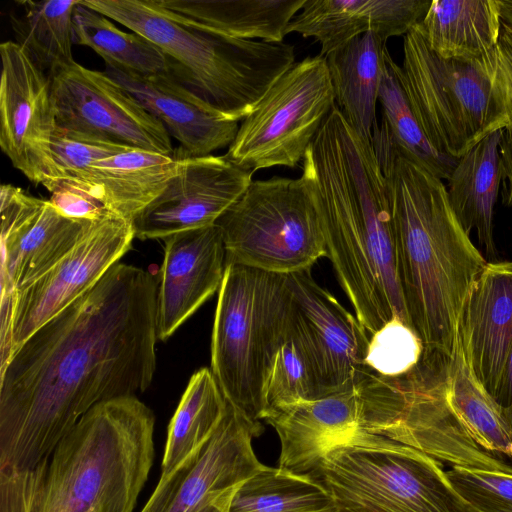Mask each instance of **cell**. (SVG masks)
<instances>
[{"label":"cell","instance_id":"1","mask_svg":"<svg viewBox=\"0 0 512 512\" xmlns=\"http://www.w3.org/2000/svg\"><path fill=\"white\" fill-rule=\"evenodd\" d=\"M157 291L118 262L19 347L0 369V469L36 468L91 408L151 385Z\"/></svg>","mask_w":512,"mask_h":512},{"label":"cell","instance_id":"2","mask_svg":"<svg viewBox=\"0 0 512 512\" xmlns=\"http://www.w3.org/2000/svg\"><path fill=\"white\" fill-rule=\"evenodd\" d=\"M371 143L386 181L410 325L424 353L450 358L463 301L488 261L457 220L442 180L407 157L383 126Z\"/></svg>","mask_w":512,"mask_h":512},{"label":"cell","instance_id":"3","mask_svg":"<svg viewBox=\"0 0 512 512\" xmlns=\"http://www.w3.org/2000/svg\"><path fill=\"white\" fill-rule=\"evenodd\" d=\"M301 177L320 219L326 257L355 316L372 335L394 317L366 235L370 217L389 197L372 143L336 106L304 155Z\"/></svg>","mask_w":512,"mask_h":512},{"label":"cell","instance_id":"4","mask_svg":"<svg viewBox=\"0 0 512 512\" xmlns=\"http://www.w3.org/2000/svg\"><path fill=\"white\" fill-rule=\"evenodd\" d=\"M154 427L137 396L91 408L41 462L31 512H133L153 465Z\"/></svg>","mask_w":512,"mask_h":512},{"label":"cell","instance_id":"5","mask_svg":"<svg viewBox=\"0 0 512 512\" xmlns=\"http://www.w3.org/2000/svg\"><path fill=\"white\" fill-rule=\"evenodd\" d=\"M398 77L431 146L458 159L494 131L512 128V29L468 62L437 55L415 25L403 42Z\"/></svg>","mask_w":512,"mask_h":512},{"label":"cell","instance_id":"6","mask_svg":"<svg viewBox=\"0 0 512 512\" xmlns=\"http://www.w3.org/2000/svg\"><path fill=\"white\" fill-rule=\"evenodd\" d=\"M81 3L155 44L172 60L186 86L237 121L295 64L290 44L231 38L189 26L154 0Z\"/></svg>","mask_w":512,"mask_h":512},{"label":"cell","instance_id":"7","mask_svg":"<svg viewBox=\"0 0 512 512\" xmlns=\"http://www.w3.org/2000/svg\"><path fill=\"white\" fill-rule=\"evenodd\" d=\"M290 304L286 275L227 264L214 315L210 369L227 401L255 423L264 419V382L287 336Z\"/></svg>","mask_w":512,"mask_h":512},{"label":"cell","instance_id":"8","mask_svg":"<svg viewBox=\"0 0 512 512\" xmlns=\"http://www.w3.org/2000/svg\"><path fill=\"white\" fill-rule=\"evenodd\" d=\"M311 474L342 512H477L442 462L361 428L331 447Z\"/></svg>","mask_w":512,"mask_h":512},{"label":"cell","instance_id":"9","mask_svg":"<svg viewBox=\"0 0 512 512\" xmlns=\"http://www.w3.org/2000/svg\"><path fill=\"white\" fill-rule=\"evenodd\" d=\"M447 360L423 353L411 371L393 378L369 370L356 387L360 428L421 450L451 467L512 474V464L481 448L449 406Z\"/></svg>","mask_w":512,"mask_h":512},{"label":"cell","instance_id":"10","mask_svg":"<svg viewBox=\"0 0 512 512\" xmlns=\"http://www.w3.org/2000/svg\"><path fill=\"white\" fill-rule=\"evenodd\" d=\"M227 264L288 275L327 256L320 219L302 177L252 180L216 222Z\"/></svg>","mask_w":512,"mask_h":512},{"label":"cell","instance_id":"11","mask_svg":"<svg viewBox=\"0 0 512 512\" xmlns=\"http://www.w3.org/2000/svg\"><path fill=\"white\" fill-rule=\"evenodd\" d=\"M335 99L324 56L295 63L240 124L224 156L253 172L303 160Z\"/></svg>","mask_w":512,"mask_h":512},{"label":"cell","instance_id":"12","mask_svg":"<svg viewBox=\"0 0 512 512\" xmlns=\"http://www.w3.org/2000/svg\"><path fill=\"white\" fill-rule=\"evenodd\" d=\"M291 294L289 328L308 359L318 398L356 389L369 369L370 335L311 269L286 275Z\"/></svg>","mask_w":512,"mask_h":512},{"label":"cell","instance_id":"13","mask_svg":"<svg viewBox=\"0 0 512 512\" xmlns=\"http://www.w3.org/2000/svg\"><path fill=\"white\" fill-rule=\"evenodd\" d=\"M132 220L107 214L94 220L75 247L13 299L7 360L40 327L93 288L131 249Z\"/></svg>","mask_w":512,"mask_h":512},{"label":"cell","instance_id":"14","mask_svg":"<svg viewBox=\"0 0 512 512\" xmlns=\"http://www.w3.org/2000/svg\"><path fill=\"white\" fill-rule=\"evenodd\" d=\"M57 127L173 155L165 126L105 72L76 61L49 76Z\"/></svg>","mask_w":512,"mask_h":512},{"label":"cell","instance_id":"15","mask_svg":"<svg viewBox=\"0 0 512 512\" xmlns=\"http://www.w3.org/2000/svg\"><path fill=\"white\" fill-rule=\"evenodd\" d=\"M263 431L227 401L219 425L197 450L159 482L141 512H192L200 505L235 494L262 464L252 439Z\"/></svg>","mask_w":512,"mask_h":512},{"label":"cell","instance_id":"16","mask_svg":"<svg viewBox=\"0 0 512 512\" xmlns=\"http://www.w3.org/2000/svg\"><path fill=\"white\" fill-rule=\"evenodd\" d=\"M0 55V147L16 169L45 187L55 178L50 79L15 41L3 42Z\"/></svg>","mask_w":512,"mask_h":512},{"label":"cell","instance_id":"17","mask_svg":"<svg viewBox=\"0 0 512 512\" xmlns=\"http://www.w3.org/2000/svg\"><path fill=\"white\" fill-rule=\"evenodd\" d=\"M1 301L32 283L66 256L96 220L62 213L50 200L2 184Z\"/></svg>","mask_w":512,"mask_h":512},{"label":"cell","instance_id":"18","mask_svg":"<svg viewBox=\"0 0 512 512\" xmlns=\"http://www.w3.org/2000/svg\"><path fill=\"white\" fill-rule=\"evenodd\" d=\"M166 188L133 220L135 238L165 239L176 233L216 224L244 194L253 171L233 164L224 155L188 157Z\"/></svg>","mask_w":512,"mask_h":512},{"label":"cell","instance_id":"19","mask_svg":"<svg viewBox=\"0 0 512 512\" xmlns=\"http://www.w3.org/2000/svg\"><path fill=\"white\" fill-rule=\"evenodd\" d=\"M164 242L157 291V337L161 341L219 291L227 266L217 224L176 233Z\"/></svg>","mask_w":512,"mask_h":512},{"label":"cell","instance_id":"20","mask_svg":"<svg viewBox=\"0 0 512 512\" xmlns=\"http://www.w3.org/2000/svg\"><path fill=\"white\" fill-rule=\"evenodd\" d=\"M105 73L165 126L188 157L229 148L237 135L239 121L211 106L174 74L143 76L112 64H106Z\"/></svg>","mask_w":512,"mask_h":512},{"label":"cell","instance_id":"21","mask_svg":"<svg viewBox=\"0 0 512 512\" xmlns=\"http://www.w3.org/2000/svg\"><path fill=\"white\" fill-rule=\"evenodd\" d=\"M470 369L496 398L512 348V261H488L470 286L458 321Z\"/></svg>","mask_w":512,"mask_h":512},{"label":"cell","instance_id":"22","mask_svg":"<svg viewBox=\"0 0 512 512\" xmlns=\"http://www.w3.org/2000/svg\"><path fill=\"white\" fill-rule=\"evenodd\" d=\"M357 388L281 408L265 418L280 440L279 467L312 473L328 450L359 428Z\"/></svg>","mask_w":512,"mask_h":512},{"label":"cell","instance_id":"23","mask_svg":"<svg viewBox=\"0 0 512 512\" xmlns=\"http://www.w3.org/2000/svg\"><path fill=\"white\" fill-rule=\"evenodd\" d=\"M427 0H306L287 33L311 37L321 56L367 32L387 40L406 35L426 14Z\"/></svg>","mask_w":512,"mask_h":512},{"label":"cell","instance_id":"24","mask_svg":"<svg viewBox=\"0 0 512 512\" xmlns=\"http://www.w3.org/2000/svg\"><path fill=\"white\" fill-rule=\"evenodd\" d=\"M181 162L179 148L173 155L134 148L59 181L81 190L108 212L133 220L166 188Z\"/></svg>","mask_w":512,"mask_h":512},{"label":"cell","instance_id":"25","mask_svg":"<svg viewBox=\"0 0 512 512\" xmlns=\"http://www.w3.org/2000/svg\"><path fill=\"white\" fill-rule=\"evenodd\" d=\"M502 131L487 135L459 157L446 187L457 220L469 235L475 231L480 246L492 261L498 256L493 220L502 180Z\"/></svg>","mask_w":512,"mask_h":512},{"label":"cell","instance_id":"26","mask_svg":"<svg viewBox=\"0 0 512 512\" xmlns=\"http://www.w3.org/2000/svg\"><path fill=\"white\" fill-rule=\"evenodd\" d=\"M174 19L223 36L283 42L306 0H154Z\"/></svg>","mask_w":512,"mask_h":512},{"label":"cell","instance_id":"27","mask_svg":"<svg viewBox=\"0 0 512 512\" xmlns=\"http://www.w3.org/2000/svg\"><path fill=\"white\" fill-rule=\"evenodd\" d=\"M386 42L382 35L367 32L324 56L336 107L369 142L378 125L376 104L388 51Z\"/></svg>","mask_w":512,"mask_h":512},{"label":"cell","instance_id":"28","mask_svg":"<svg viewBox=\"0 0 512 512\" xmlns=\"http://www.w3.org/2000/svg\"><path fill=\"white\" fill-rule=\"evenodd\" d=\"M501 24L497 0H432L416 26L437 55L468 62L497 44Z\"/></svg>","mask_w":512,"mask_h":512},{"label":"cell","instance_id":"29","mask_svg":"<svg viewBox=\"0 0 512 512\" xmlns=\"http://www.w3.org/2000/svg\"><path fill=\"white\" fill-rule=\"evenodd\" d=\"M446 395L452 411L485 451L512 459V425L502 407L476 378L459 339L446 365Z\"/></svg>","mask_w":512,"mask_h":512},{"label":"cell","instance_id":"30","mask_svg":"<svg viewBox=\"0 0 512 512\" xmlns=\"http://www.w3.org/2000/svg\"><path fill=\"white\" fill-rule=\"evenodd\" d=\"M81 0H21L9 19L15 43L48 77L72 64L73 15Z\"/></svg>","mask_w":512,"mask_h":512},{"label":"cell","instance_id":"31","mask_svg":"<svg viewBox=\"0 0 512 512\" xmlns=\"http://www.w3.org/2000/svg\"><path fill=\"white\" fill-rule=\"evenodd\" d=\"M226 408L227 399L211 369L196 371L169 423L160 477L171 473L210 438Z\"/></svg>","mask_w":512,"mask_h":512},{"label":"cell","instance_id":"32","mask_svg":"<svg viewBox=\"0 0 512 512\" xmlns=\"http://www.w3.org/2000/svg\"><path fill=\"white\" fill-rule=\"evenodd\" d=\"M73 42L91 48L106 64L139 75L177 76L172 60L155 44L138 33L121 31L107 17L81 1L73 15Z\"/></svg>","mask_w":512,"mask_h":512},{"label":"cell","instance_id":"33","mask_svg":"<svg viewBox=\"0 0 512 512\" xmlns=\"http://www.w3.org/2000/svg\"><path fill=\"white\" fill-rule=\"evenodd\" d=\"M338 508L311 473L264 466L236 491L229 512H330Z\"/></svg>","mask_w":512,"mask_h":512},{"label":"cell","instance_id":"34","mask_svg":"<svg viewBox=\"0 0 512 512\" xmlns=\"http://www.w3.org/2000/svg\"><path fill=\"white\" fill-rule=\"evenodd\" d=\"M396 67L397 63L387 51L378 96L382 108L381 125L407 157L437 178L448 180L457 159L440 154L427 140L412 110Z\"/></svg>","mask_w":512,"mask_h":512},{"label":"cell","instance_id":"35","mask_svg":"<svg viewBox=\"0 0 512 512\" xmlns=\"http://www.w3.org/2000/svg\"><path fill=\"white\" fill-rule=\"evenodd\" d=\"M317 398L308 359L288 323L287 336L277 350L264 382L263 420L281 408Z\"/></svg>","mask_w":512,"mask_h":512},{"label":"cell","instance_id":"36","mask_svg":"<svg viewBox=\"0 0 512 512\" xmlns=\"http://www.w3.org/2000/svg\"><path fill=\"white\" fill-rule=\"evenodd\" d=\"M423 353L424 346L418 334L394 316L370 335L365 364L376 375L399 377L411 371Z\"/></svg>","mask_w":512,"mask_h":512},{"label":"cell","instance_id":"37","mask_svg":"<svg viewBox=\"0 0 512 512\" xmlns=\"http://www.w3.org/2000/svg\"><path fill=\"white\" fill-rule=\"evenodd\" d=\"M130 149L134 148L95 135L57 127L52 140L55 178L45 188L53 182L79 173L102 159Z\"/></svg>","mask_w":512,"mask_h":512},{"label":"cell","instance_id":"38","mask_svg":"<svg viewBox=\"0 0 512 512\" xmlns=\"http://www.w3.org/2000/svg\"><path fill=\"white\" fill-rule=\"evenodd\" d=\"M447 477L477 512H512V474L453 466Z\"/></svg>","mask_w":512,"mask_h":512},{"label":"cell","instance_id":"39","mask_svg":"<svg viewBox=\"0 0 512 512\" xmlns=\"http://www.w3.org/2000/svg\"><path fill=\"white\" fill-rule=\"evenodd\" d=\"M40 469H0V512H31Z\"/></svg>","mask_w":512,"mask_h":512},{"label":"cell","instance_id":"40","mask_svg":"<svg viewBox=\"0 0 512 512\" xmlns=\"http://www.w3.org/2000/svg\"><path fill=\"white\" fill-rule=\"evenodd\" d=\"M46 189L51 193L50 201L69 217L94 220L110 214L95 199L64 181L54 182Z\"/></svg>","mask_w":512,"mask_h":512},{"label":"cell","instance_id":"41","mask_svg":"<svg viewBox=\"0 0 512 512\" xmlns=\"http://www.w3.org/2000/svg\"><path fill=\"white\" fill-rule=\"evenodd\" d=\"M502 161V203L512 209V128H505L499 144Z\"/></svg>","mask_w":512,"mask_h":512},{"label":"cell","instance_id":"42","mask_svg":"<svg viewBox=\"0 0 512 512\" xmlns=\"http://www.w3.org/2000/svg\"><path fill=\"white\" fill-rule=\"evenodd\" d=\"M496 401L504 408L512 407V348L510 350Z\"/></svg>","mask_w":512,"mask_h":512},{"label":"cell","instance_id":"43","mask_svg":"<svg viewBox=\"0 0 512 512\" xmlns=\"http://www.w3.org/2000/svg\"><path fill=\"white\" fill-rule=\"evenodd\" d=\"M234 495H226L205 502L192 512H229V507Z\"/></svg>","mask_w":512,"mask_h":512},{"label":"cell","instance_id":"44","mask_svg":"<svg viewBox=\"0 0 512 512\" xmlns=\"http://www.w3.org/2000/svg\"><path fill=\"white\" fill-rule=\"evenodd\" d=\"M501 21L512 29V0H497Z\"/></svg>","mask_w":512,"mask_h":512},{"label":"cell","instance_id":"45","mask_svg":"<svg viewBox=\"0 0 512 512\" xmlns=\"http://www.w3.org/2000/svg\"><path fill=\"white\" fill-rule=\"evenodd\" d=\"M506 414L508 416V419L512 425V407L511 408H505Z\"/></svg>","mask_w":512,"mask_h":512},{"label":"cell","instance_id":"46","mask_svg":"<svg viewBox=\"0 0 512 512\" xmlns=\"http://www.w3.org/2000/svg\"><path fill=\"white\" fill-rule=\"evenodd\" d=\"M330 512H342V511L340 509L336 508V509H334V510H332Z\"/></svg>","mask_w":512,"mask_h":512}]
</instances>
